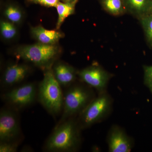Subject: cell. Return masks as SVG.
I'll return each mask as SVG.
<instances>
[{"label": "cell", "instance_id": "1", "mask_svg": "<svg viewBox=\"0 0 152 152\" xmlns=\"http://www.w3.org/2000/svg\"><path fill=\"white\" fill-rule=\"evenodd\" d=\"M81 129L74 117L57 124L44 144L43 150L48 152L76 151L81 142Z\"/></svg>", "mask_w": 152, "mask_h": 152}, {"label": "cell", "instance_id": "2", "mask_svg": "<svg viewBox=\"0 0 152 152\" xmlns=\"http://www.w3.org/2000/svg\"><path fill=\"white\" fill-rule=\"evenodd\" d=\"M61 53V49L58 44L46 45L37 42L18 47L14 50V55L18 59L44 72L52 69Z\"/></svg>", "mask_w": 152, "mask_h": 152}, {"label": "cell", "instance_id": "3", "mask_svg": "<svg viewBox=\"0 0 152 152\" xmlns=\"http://www.w3.org/2000/svg\"><path fill=\"white\" fill-rule=\"evenodd\" d=\"M52 69L44 71L42 80L38 86L37 100L49 114L57 116L62 112L64 94Z\"/></svg>", "mask_w": 152, "mask_h": 152}, {"label": "cell", "instance_id": "4", "mask_svg": "<svg viewBox=\"0 0 152 152\" xmlns=\"http://www.w3.org/2000/svg\"><path fill=\"white\" fill-rule=\"evenodd\" d=\"M92 90L83 85L73 84L64 94L62 115L57 124L80 114L94 99Z\"/></svg>", "mask_w": 152, "mask_h": 152}, {"label": "cell", "instance_id": "5", "mask_svg": "<svg viewBox=\"0 0 152 152\" xmlns=\"http://www.w3.org/2000/svg\"><path fill=\"white\" fill-rule=\"evenodd\" d=\"M112 105L109 95L102 92L79 114L77 120L80 129H85L100 121L108 113Z\"/></svg>", "mask_w": 152, "mask_h": 152}, {"label": "cell", "instance_id": "6", "mask_svg": "<svg viewBox=\"0 0 152 152\" xmlns=\"http://www.w3.org/2000/svg\"><path fill=\"white\" fill-rule=\"evenodd\" d=\"M38 86L35 83H28L8 90L1 96L9 107L17 110L32 105L37 99Z\"/></svg>", "mask_w": 152, "mask_h": 152}, {"label": "cell", "instance_id": "7", "mask_svg": "<svg viewBox=\"0 0 152 152\" xmlns=\"http://www.w3.org/2000/svg\"><path fill=\"white\" fill-rule=\"evenodd\" d=\"M11 107L0 112V142L20 141L21 129L18 112Z\"/></svg>", "mask_w": 152, "mask_h": 152}, {"label": "cell", "instance_id": "8", "mask_svg": "<svg viewBox=\"0 0 152 152\" xmlns=\"http://www.w3.org/2000/svg\"><path fill=\"white\" fill-rule=\"evenodd\" d=\"M31 65L28 63L9 64L6 67L1 80L2 88H12L23 81L32 72Z\"/></svg>", "mask_w": 152, "mask_h": 152}, {"label": "cell", "instance_id": "9", "mask_svg": "<svg viewBox=\"0 0 152 152\" xmlns=\"http://www.w3.org/2000/svg\"><path fill=\"white\" fill-rule=\"evenodd\" d=\"M78 77L90 87L102 92L110 78V74L98 65L89 66L78 71Z\"/></svg>", "mask_w": 152, "mask_h": 152}, {"label": "cell", "instance_id": "10", "mask_svg": "<svg viewBox=\"0 0 152 152\" xmlns=\"http://www.w3.org/2000/svg\"><path fill=\"white\" fill-rule=\"evenodd\" d=\"M107 143L110 152H130L133 146L130 138L117 126L111 128L108 135Z\"/></svg>", "mask_w": 152, "mask_h": 152}, {"label": "cell", "instance_id": "11", "mask_svg": "<svg viewBox=\"0 0 152 152\" xmlns=\"http://www.w3.org/2000/svg\"><path fill=\"white\" fill-rule=\"evenodd\" d=\"M56 80L61 87H69L73 84L78 77V71L72 66L58 60L52 68Z\"/></svg>", "mask_w": 152, "mask_h": 152}, {"label": "cell", "instance_id": "12", "mask_svg": "<svg viewBox=\"0 0 152 152\" xmlns=\"http://www.w3.org/2000/svg\"><path fill=\"white\" fill-rule=\"evenodd\" d=\"M30 33L32 37L37 42L46 45L58 44L60 40L65 36L64 34L59 30H47L41 26L31 27Z\"/></svg>", "mask_w": 152, "mask_h": 152}, {"label": "cell", "instance_id": "13", "mask_svg": "<svg viewBox=\"0 0 152 152\" xmlns=\"http://www.w3.org/2000/svg\"><path fill=\"white\" fill-rule=\"evenodd\" d=\"M126 12L138 18L152 14V0H123Z\"/></svg>", "mask_w": 152, "mask_h": 152}, {"label": "cell", "instance_id": "14", "mask_svg": "<svg viewBox=\"0 0 152 152\" xmlns=\"http://www.w3.org/2000/svg\"><path fill=\"white\" fill-rule=\"evenodd\" d=\"M2 13L5 20L16 26L22 24L25 18L24 11L18 4L15 3L6 4Z\"/></svg>", "mask_w": 152, "mask_h": 152}, {"label": "cell", "instance_id": "15", "mask_svg": "<svg viewBox=\"0 0 152 152\" xmlns=\"http://www.w3.org/2000/svg\"><path fill=\"white\" fill-rule=\"evenodd\" d=\"M77 3H64L59 2L56 7L58 14L56 29L59 30L65 20L68 17L75 13Z\"/></svg>", "mask_w": 152, "mask_h": 152}, {"label": "cell", "instance_id": "16", "mask_svg": "<svg viewBox=\"0 0 152 152\" xmlns=\"http://www.w3.org/2000/svg\"><path fill=\"white\" fill-rule=\"evenodd\" d=\"M104 10L110 15L119 16L126 12L123 0H101Z\"/></svg>", "mask_w": 152, "mask_h": 152}, {"label": "cell", "instance_id": "17", "mask_svg": "<svg viewBox=\"0 0 152 152\" xmlns=\"http://www.w3.org/2000/svg\"><path fill=\"white\" fill-rule=\"evenodd\" d=\"M1 35L4 40L12 41L15 40L18 35V30L16 25L2 19L0 22Z\"/></svg>", "mask_w": 152, "mask_h": 152}, {"label": "cell", "instance_id": "18", "mask_svg": "<svg viewBox=\"0 0 152 152\" xmlns=\"http://www.w3.org/2000/svg\"><path fill=\"white\" fill-rule=\"evenodd\" d=\"M147 42L151 47H152V14L148 15L139 19Z\"/></svg>", "mask_w": 152, "mask_h": 152}, {"label": "cell", "instance_id": "19", "mask_svg": "<svg viewBox=\"0 0 152 152\" xmlns=\"http://www.w3.org/2000/svg\"><path fill=\"white\" fill-rule=\"evenodd\" d=\"M20 143V141L0 142V152H17Z\"/></svg>", "mask_w": 152, "mask_h": 152}, {"label": "cell", "instance_id": "20", "mask_svg": "<svg viewBox=\"0 0 152 152\" xmlns=\"http://www.w3.org/2000/svg\"><path fill=\"white\" fill-rule=\"evenodd\" d=\"M60 0H26L28 4H35L41 5L48 7H56Z\"/></svg>", "mask_w": 152, "mask_h": 152}, {"label": "cell", "instance_id": "21", "mask_svg": "<svg viewBox=\"0 0 152 152\" xmlns=\"http://www.w3.org/2000/svg\"><path fill=\"white\" fill-rule=\"evenodd\" d=\"M144 83L149 88L152 87V66H144Z\"/></svg>", "mask_w": 152, "mask_h": 152}, {"label": "cell", "instance_id": "22", "mask_svg": "<svg viewBox=\"0 0 152 152\" xmlns=\"http://www.w3.org/2000/svg\"><path fill=\"white\" fill-rule=\"evenodd\" d=\"M61 1L64 3H77L78 0H61Z\"/></svg>", "mask_w": 152, "mask_h": 152}, {"label": "cell", "instance_id": "23", "mask_svg": "<svg viewBox=\"0 0 152 152\" xmlns=\"http://www.w3.org/2000/svg\"><path fill=\"white\" fill-rule=\"evenodd\" d=\"M150 90H151V91L152 93V88H150Z\"/></svg>", "mask_w": 152, "mask_h": 152}]
</instances>
